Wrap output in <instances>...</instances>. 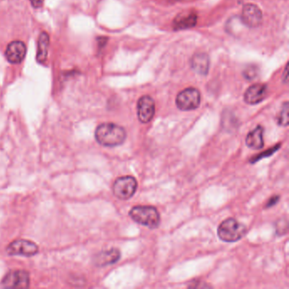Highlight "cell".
I'll return each instance as SVG.
<instances>
[{
	"label": "cell",
	"mask_w": 289,
	"mask_h": 289,
	"mask_svg": "<svg viewBox=\"0 0 289 289\" xmlns=\"http://www.w3.org/2000/svg\"><path fill=\"white\" fill-rule=\"evenodd\" d=\"M97 142L105 147H116L124 143L127 133L123 127L114 123H103L95 130Z\"/></svg>",
	"instance_id": "1"
},
{
	"label": "cell",
	"mask_w": 289,
	"mask_h": 289,
	"mask_svg": "<svg viewBox=\"0 0 289 289\" xmlns=\"http://www.w3.org/2000/svg\"><path fill=\"white\" fill-rule=\"evenodd\" d=\"M129 216L135 222L150 229H156L160 223V216L156 207L135 206L130 210Z\"/></svg>",
	"instance_id": "2"
},
{
	"label": "cell",
	"mask_w": 289,
	"mask_h": 289,
	"mask_svg": "<svg viewBox=\"0 0 289 289\" xmlns=\"http://www.w3.org/2000/svg\"><path fill=\"white\" fill-rule=\"evenodd\" d=\"M247 227L234 218H228L220 224L217 230L218 237L226 243H234L245 237Z\"/></svg>",
	"instance_id": "3"
},
{
	"label": "cell",
	"mask_w": 289,
	"mask_h": 289,
	"mask_svg": "<svg viewBox=\"0 0 289 289\" xmlns=\"http://www.w3.org/2000/svg\"><path fill=\"white\" fill-rule=\"evenodd\" d=\"M137 188V180L132 176H125L117 178L112 186V191L114 196L121 200H127L133 197Z\"/></svg>",
	"instance_id": "4"
},
{
	"label": "cell",
	"mask_w": 289,
	"mask_h": 289,
	"mask_svg": "<svg viewBox=\"0 0 289 289\" xmlns=\"http://www.w3.org/2000/svg\"><path fill=\"white\" fill-rule=\"evenodd\" d=\"M201 103V94L198 89L194 88L182 90L178 93L176 105L182 111H190L199 108Z\"/></svg>",
	"instance_id": "5"
},
{
	"label": "cell",
	"mask_w": 289,
	"mask_h": 289,
	"mask_svg": "<svg viewBox=\"0 0 289 289\" xmlns=\"http://www.w3.org/2000/svg\"><path fill=\"white\" fill-rule=\"evenodd\" d=\"M6 253L9 255L32 257L38 254L39 248L35 243L25 239L15 240L6 247Z\"/></svg>",
	"instance_id": "6"
},
{
	"label": "cell",
	"mask_w": 289,
	"mask_h": 289,
	"mask_svg": "<svg viewBox=\"0 0 289 289\" xmlns=\"http://www.w3.org/2000/svg\"><path fill=\"white\" fill-rule=\"evenodd\" d=\"M2 285L10 289H27L30 286V276L25 270H11L3 277Z\"/></svg>",
	"instance_id": "7"
},
{
	"label": "cell",
	"mask_w": 289,
	"mask_h": 289,
	"mask_svg": "<svg viewBox=\"0 0 289 289\" xmlns=\"http://www.w3.org/2000/svg\"><path fill=\"white\" fill-rule=\"evenodd\" d=\"M241 20L246 26L256 28L263 21V15L261 9L254 3H247L243 7Z\"/></svg>",
	"instance_id": "8"
},
{
	"label": "cell",
	"mask_w": 289,
	"mask_h": 289,
	"mask_svg": "<svg viewBox=\"0 0 289 289\" xmlns=\"http://www.w3.org/2000/svg\"><path fill=\"white\" fill-rule=\"evenodd\" d=\"M156 113V104L150 96L144 95L137 102V117L143 124L152 121Z\"/></svg>",
	"instance_id": "9"
},
{
	"label": "cell",
	"mask_w": 289,
	"mask_h": 289,
	"mask_svg": "<svg viewBox=\"0 0 289 289\" xmlns=\"http://www.w3.org/2000/svg\"><path fill=\"white\" fill-rule=\"evenodd\" d=\"M268 88L266 84L257 83L249 87L245 93V101L250 105H258L267 98Z\"/></svg>",
	"instance_id": "10"
},
{
	"label": "cell",
	"mask_w": 289,
	"mask_h": 289,
	"mask_svg": "<svg viewBox=\"0 0 289 289\" xmlns=\"http://www.w3.org/2000/svg\"><path fill=\"white\" fill-rule=\"evenodd\" d=\"M26 54V46L22 41H13L7 46L5 57L11 64H20L22 62Z\"/></svg>",
	"instance_id": "11"
},
{
	"label": "cell",
	"mask_w": 289,
	"mask_h": 289,
	"mask_svg": "<svg viewBox=\"0 0 289 289\" xmlns=\"http://www.w3.org/2000/svg\"><path fill=\"white\" fill-rule=\"evenodd\" d=\"M121 259V252L117 248L104 250L96 254L93 262L97 267H103L114 264Z\"/></svg>",
	"instance_id": "12"
},
{
	"label": "cell",
	"mask_w": 289,
	"mask_h": 289,
	"mask_svg": "<svg viewBox=\"0 0 289 289\" xmlns=\"http://www.w3.org/2000/svg\"><path fill=\"white\" fill-rule=\"evenodd\" d=\"M191 67L195 73L206 76L210 69V57L204 53L194 54L191 60Z\"/></svg>",
	"instance_id": "13"
},
{
	"label": "cell",
	"mask_w": 289,
	"mask_h": 289,
	"mask_svg": "<svg viewBox=\"0 0 289 289\" xmlns=\"http://www.w3.org/2000/svg\"><path fill=\"white\" fill-rule=\"evenodd\" d=\"M264 128L258 126L249 132L246 137V144L252 150H261L264 147Z\"/></svg>",
	"instance_id": "14"
},
{
	"label": "cell",
	"mask_w": 289,
	"mask_h": 289,
	"mask_svg": "<svg viewBox=\"0 0 289 289\" xmlns=\"http://www.w3.org/2000/svg\"><path fill=\"white\" fill-rule=\"evenodd\" d=\"M197 23V15L194 12L181 13L173 21V29L182 30L194 27Z\"/></svg>",
	"instance_id": "15"
},
{
	"label": "cell",
	"mask_w": 289,
	"mask_h": 289,
	"mask_svg": "<svg viewBox=\"0 0 289 289\" xmlns=\"http://www.w3.org/2000/svg\"><path fill=\"white\" fill-rule=\"evenodd\" d=\"M48 48H49V35L47 32H43L39 35L37 51V61L38 63L44 64L48 59Z\"/></svg>",
	"instance_id": "16"
},
{
	"label": "cell",
	"mask_w": 289,
	"mask_h": 289,
	"mask_svg": "<svg viewBox=\"0 0 289 289\" xmlns=\"http://www.w3.org/2000/svg\"><path fill=\"white\" fill-rule=\"evenodd\" d=\"M277 123L280 126L287 127L289 125V103L285 102L277 117Z\"/></svg>",
	"instance_id": "17"
},
{
	"label": "cell",
	"mask_w": 289,
	"mask_h": 289,
	"mask_svg": "<svg viewBox=\"0 0 289 289\" xmlns=\"http://www.w3.org/2000/svg\"><path fill=\"white\" fill-rule=\"evenodd\" d=\"M44 0H31V3H32V7L35 9H39L43 6Z\"/></svg>",
	"instance_id": "18"
},
{
	"label": "cell",
	"mask_w": 289,
	"mask_h": 289,
	"mask_svg": "<svg viewBox=\"0 0 289 289\" xmlns=\"http://www.w3.org/2000/svg\"><path fill=\"white\" fill-rule=\"evenodd\" d=\"M278 199H279L278 196H274V197L271 198V199L270 200V201H269L268 203H267V208H268V207H271L272 205H274L275 203H277V200H278Z\"/></svg>",
	"instance_id": "19"
},
{
	"label": "cell",
	"mask_w": 289,
	"mask_h": 289,
	"mask_svg": "<svg viewBox=\"0 0 289 289\" xmlns=\"http://www.w3.org/2000/svg\"><path fill=\"white\" fill-rule=\"evenodd\" d=\"M288 78H289V76H288V65H287L286 67H285V70H284V75L283 76V80L284 81V83H287Z\"/></svg>",
	"instance_id": "20"
}]
</instances>
